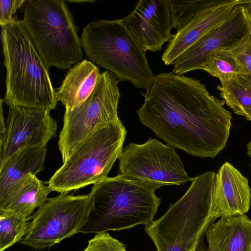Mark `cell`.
<instances>
[{"label":"cell","instance_id":"6da1fadb","mask_svg":"<svg viewBox=\"0 0 251 251\" xmlns=\"http://www.w3.org/2000/svg\"><path fill=\"white\" fill-rule=\"evenodd\" d=\"M140 121L169 146L201 158H215L226 146L231 113L195 78L171 72L157 74L141 93Z\"/></svg>","mask_w":251,"mask_h":251},{"label":"cell","instance_id":"7a4b0ae2","mask_svg":"<svg viewBox=\"0 0 251 251\" xmlns=\"http://www.w3.org/2000/svg\"><path fill=\"white\" fill-rule=\"evenodd\" d=\"M216 174L193 178L185 194L158 219L145 226L157 251H198L203 236L220 218L213 200Z\"/></svg>","mask_w":251,"mask_h":251},{"label":"cell","instance_id":"3957f363","mask_svg":"<svg viewBox=\"0 0 251 251\" xmlns=\"http://www.w3.org/2000/svg\"><path fill=\"white\" fill-rule=\"evenodd\" d=\"M1 41L6 70V105L51 110L58 100L49 69L38 52L22 21L15 19L1 27Z\"/></svg>","mask_w":251,"mask_h":251},{"label":"cell","instance_id":"277c9868","mask_svg":"<svg viewBox=\"0 0 251 251\" xmlns=\"http://www.w3.org/2000/svg\"><path fill=\"white\" fill-rule=\"evenodd\" d=\"M156 189L118 175L93 184L89 218L80 232L101 233L151 223L161 202Z\"/></svg>","mask_w":251,"mask_h":251},{"label":"cell","instance_id":"5b68a950","mask_svg":"<svg viewBox=\"0 0 251 251\" xmlns=\"http://www.w3.org/2000/svg\"><path fill=\"white\" fill-rule=\"evenodd\" d=\"M89 61L111 72L119 81L147 90L155 77L146 51L122 19L100 20L84 27L80 39Z\"/></svg>","mask_w":251,"mask_h":251},{"label":"cell","instance_id":"8992f818","mask_svg":"<svg viewBox=\"0 0 251 251\" xmlns=\"http://www.w3.org/2000/svg\"><path fill=\"white\" fill-rule=\"evenodd\" d=\"M23 13V25L48 69H69L82 60L80 39L66 1L29 0Z\"/></svg>","mask_w":251,"mask_h":251},{"label":"cell","instance_id":"52a82bcc","mask_svg":"<svg viewBox=\"0 0 251 251\" xmlns=\"http://www.w3.org/2000/svg\"><path fill=\"white\" fill-rule=\"evenodd\" d=\"M126 134L120 119L99 127L50 177L48 182L50 190L69 192L107 177L121 154Z\"/></svg>","mask_w":251,"mask_h":251},{"label":"cell","instance_id":"ba28073f","mask_svg":"<svg viewBox=\"0 0 251 251\" xmlns=\"http://www.w3.org/2000/svg\"><path fill=\"white\" fill-rule=\"evenodd\" d=\"M119 82L106 70L100 74L93 92L85 101L72 109H65L58 142L63 162L97 128L119 119Z\"/></svg>","mask_w":251,"mask_h":251},{"label":"cell","instance_id":"9c48e42d","mask_svg":"<svg viewBox=\"0 0 251 251\" xmlns=\"http://www.w3.org/2000/svg\"><path fill=\"white\" fill-rule=\"evenodd\" d=\"M68 193L48 199L31 214L22 244L37 250L50 248L80 232L89 218L91 197Z\"/></svg>","mask_w":251,"mask_h":251},{"label":"cell","instance_id":"30bf717a","mask_svg":"<svg viewBox=\"0 0 251 251\" xmlns=\"http://www.w3.org/2000/svg\"><path fill=\"white\" fill-rule=\"evenodd\" d=\"M247 0H170L173 28L176 29L162 56L173 65L183 53L227 19Z\"/></svg>","mask_w":251,"mask_h":251},{"label":"cell","instance_id":"8fae6325","mask_svg":"<svg viewBox=\"0 0 251 251\" xmlns=\"http://www.w3.org/2000/svg\"><path fill=\"white\" fill-rule=\"evenodd\" d=\"M118 175L158 188L183 185L194 178L188 176L175 149L150 138L145 143H130L118 158Z\"/></svg>","mask_w":251,"mask_h":251},{"label":"cell","instance_id":"7c38bea8","mask_svg":"<svg viewBox=\"0 0 251 251\" xmlns=\"http://www.w3.org/2000/svg\"><path fill=\"white\" fill-rule=\"evenodd\" d=\"M248 1L236 5L227 19L178 57L173 64V72L183 75L201 70L212 53L228 50L250 36L251 7Z\"/></svg>","mask_w":251,"mask_h":251},{"label":"cell","instance_id":"4fadbf2b","mask_svg":"<svg viewBox=\"0 0 251 251\" xmlns=\"http://www.w3.org/2000/svg\"><path fill=\"white\" fill-rule=\"evenodd\" d=\"M48 109L9 106L4 132L0 134V164L23 148L46 146L56 136L57 123Z\"/></svg>","mask_w":251,"mask_h":251},{"label":"cell","instance_id":"5bb4252c","mask_svg":"<svg viewBox=\"0 0 251 251\" xmlns=\"http://www.w3.org/2000/svg\"><path fill=\"white\" fill-rule=\"evenodd\" d=\"M122 20L146 51H160L174 36L170 0H140Z\"/></svg>","mask_w":251,"mask_h":251},{"label":"cell","instance_id":"9a60e30c","mask_svg":"<svg viewBox=\"0 0 251 251\" xmlns=\"http://www.w3.org/2000/svg\"><path fill=\"white\" fill-rule=\"evenodd\" d=\"M213 200L221 217L244 215L249 210L251 189L248 179L228 162L216 175Z\"/></svg>","mask_w":251,"mask_h":251},{"label":"cell","instance_id":"2e32d148","mask_svg":"<svg viewBox=\"0 0 251 251\" xmlns=\"http://www.w3.org/2000/svg\"><path fill=\"white\" fill-rule=\"evenodd\" d=\"M51 191L49 185L29 174L14 184L0 200V212L29 218L45 203Z\"/></svg>","mask_w":251,"mask_h":251},{"label":"cell","instance_id":"e0dca14e","mask_svg":"<svg viewBox=\"0 0 251 251\" xmlns=\"http://www.w3.org/2000/svg\"><path fill=\"white\" fill-rule=\"evenodd\" d=\"M205 236L207 251H251V221L246 214L221 217Z\"/></svg>","mask_w":251,"mask_h":251},{"label":"cell","instance_id":"ac0fdd59","mask_svg":"<svg viewBox=\"0 0 251 251\" xmlns=\"http://www.w3.org/2000/svg\"><path fill=\"white\" fill-rule=\"evenodd\" d=\"M100 75L99 68L84 59L71 68L56 91L58 101L65 109H72L85 101L93 92Z\"/></svg>","mask_w":251,"mask_h":251},{"label":"cell","instance_id":"d6986e66","mask_svg":"<svg viewBox=\"0 0 251 251\" xmlns=\"http://www.w3.org/2000/svg\"><path fill=\"white\" fill-rule=\"evenodd\" d=\"M47 151L46 146L23 148L0 164V200L25 176L36 175L44 170Z\"/></svg>","mask_w":251,"mask_h":251},{"label":"cell","instance_id":"ffe728a7","mask_svg":"<svg viewBox=\"0 0 251 251\" xmlns=\"http://www.w3.org/2000/svg\"><path fill=\"white\" fill-rule=\"evenodd\" d=\"M226 104L237 115L251 121V72L243 69L232 78L218 86Z\"/></svg>","mask_w":251,"mask_h":251},{"label":"cell","instance_id":"44dd1931","mask_svg":"<svg viewBox=\"0 0 251 251\" xmlns=\"http://www.w3.org/2000/svg\"><path fill=\"white\" fill-rule=\"evenodd\" d=\"M243 69L236 59L228 51L224 50L212 53L201 69L218 78L221 83L232 78Z\"/></svg>","mask_w":251,"mask_h":251},{"label":"cell","instance_id":"7402d4cb","mask_svg":"<svg viewBox=\"0 0 251 251\" xmlns=\"http://www.w3.org/2000/svg\"><path fill=\"white\" fill-rule=\"evenodd\" d=\"M29 218L0 212V251L21 241L26 233Z\"/></svg>","mask_w":251,"mask_h":251},{"label":"cell","instance_id":"603a6c76","mask_svg":"<svg viewBox=\"0 0 251 251\" xmlns=\"http://www.w3.org/2000/svg\"><path fill=\"white\" fill-rule=\"evenodd\" d=\"M83 251H126L125 246L108 232L97 233Z\"/></svg>","mask_w":251,"mask_h":251},{"label":"cell","instance_id":"cb8c5ba5","mask_svg":"<svg viewBox=\"0 0 251 251\" xmlns=\"http://www.w3.org/2000/svg\"><path fill=\"white\" fill-rule=\"evenodd\" d=\"M226 51L236 59L243 69L251 72V35Z\"/></svg>","mask_w":251,"mask_h":251},{"label":"cell","instance_id":"d4e9b609","mask_svg":"<svg viewBox=\"0 0 251 251\" xmlns=\"http://www.w3.org/2000/svg\"><path fill=\"white\" fill-rule=\"evenodd\" d=\"M26 1L25 0H0V25L1 27L14 21L13 15Z\"/></svg>","mask_w":251,"mask_h":251},{"label":"cell","instance_id":"484cf974","mask_svg":"<svg viewBox=\"0 0 251 251\" xmlns=\"http://www.w3.org/2000/svg\"><path fill=\"white\" fill-rule=\"evenodd\" d=\"M67 1L72 3H91L95 2L94 0H67Z\"/></svg>","mask_w":251,"mask_h":251},{"label":"cell","instance_id":"4316f807","mask_svg":"<svg viewBox=\"0 0 251 251\" xmlns=\"http://www.w3.org/2000/svg\"><path fill=\"white\" fill-rule=\"evenodd\" d=\"M247 154L251 158V139L250 141L247 145Z\"/></svg>","mask_w":251,"mask_h":251},{"label":"cell","instance_id":"83f0119b","mask_svg":"<svg viewBox=\"0 0 251 251\" xmlns=\"http://www.w3.org/2000/svg\"></svg>","mask_w":251,"mask_h":251}]
</instances>
